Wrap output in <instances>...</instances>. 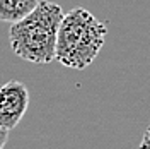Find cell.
I'll return each mask as SVG.
<instances>
[{
  "instance_id": "cell-1",
  "label": "cell",
  "mask_w": 150,
  "mask_h": 149,
  "mask_svg": "<svg viewBox=\"0 0 150 149\" xmlns=\"http://www.w3.org/2000/svg\"><path fill=\"white\" fill-rule=\"evenodd\" d=\"M62 19L63 10L56 2L39 0L26 17L10 24L9 43L12 52L31 64L53 62Z\"/></svg>"
},
{
  "instance_id": "cell-2",
  "label": "cell",
  "mask_w": 150,
  "mask_h": 149,
  "mask_svg": "<svg viewBox=\"0 0 150 149\" xmlns=\"http://www.w3.org/2000/svg\"><path fill=\"white\" fill-rule=\"evenodd\" d=\"M108 36V28L84 7L63 14L56 34L55 60L63 67L82 70L99 55Z\"/></svg>"
},
{
  "instance_id": "cell-3",
  "label": "cell",
  "mask_w": 150,
  "mask_h": 149,
  "mask_svg": "<svg viewBox=\"0 0 150 149\" xmlns=\"http://www.w3.org/2000/svg\"><path fill=\"white\" fill-rule=\"evenodd\" d=\"M29 106V89L21 81L0 86V127L12 130L19 125Z\"/></svg>"
},
{
  "instance_id": "cell-4",
  "label": "cell",
  "mask_w": 150,
  "mask_h": 149,
  "mask_svg": "<svg viewBox=\"0 0 150 149\" xmlns=\"http://www.w3.org/2000/svg\"><path fill=\"white\" fill-rule=\"evenodd\" d=\"M39 0H0V22H17L26 17Z\"/></svg>"
},
{
  "instance_id": "cell-5",
  "label": "cell",
  "mask_w": 150,
  "mask_h": 149,
  "mask_svg": "<svg viewBox=\"0 0 150 149\" xmlns=\"http://www.w3.org/2000/svg\"><path fill=\"white\" fill-rule=\"evenodd\" d=\"M138 149H150V127H147L145 132H143V137H142V142H140V148Z\"/></svg>"
},
{
  "instance_id": "cell-6",
  "label": "cell",
  "mask_w": 150,
  "mask_h": 149,
  "mask_svg": "<svg viewBox=\"0 0 150 149\" xmlns=\"http://www.w3.org/2000/svg\"><path fill=\"white\" fill-rule=\"evenodd\" d=\"M7 139H9V130H5V129H2V127H0V149L5 148Z\"/></svg>"
}]
</instances>
